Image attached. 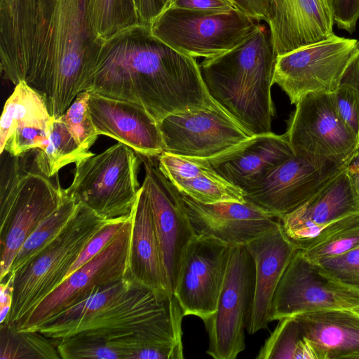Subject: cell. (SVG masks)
Returning <instances> with one entry per match:
<instances>
[{
  "instance_id": "obj_1",
  "label": "cell",
  "mask_w": 359,
  "mask_h": 359,
  "mask_svg": "<svg viewBox=\"0 0 359 359\" xmlns=\"http://www.w3.org/2000/svg\"><path fill=\"white\" fill-rule=\"evenodd\" d=\"M85 91L137 104L158 123L215 102L196 58L158 39L142 23L104 40Z\"/></svg>"
},
{
  "instance_id": "obj_2",
  "label": "cell",
  "mask_w": 359,
  "mask_h": 359,
  "mask_svg": "<svg viewBox=\"0 0 359 359\" xmlns=\"http://www.w3.org/2000/svg\"><path fill=\"white\" fill-rule=\"evenodd\" d=\"M32 57L25 81L62 116L85 91L104 40L95 32L86 0H36Z\"/></svg>"
},
{
  "instance_id": "obj_3",
  "label": "cell",
  "mask_w": 359,
  "mask_h": 359,
  "mask_svg": "<svg viewBox=\"0 0 359 359\" xmlns=\"http://www.w3.org/2000/svg\"><path fill=\"white\" fill-rule=\"evenodd\" d=\"M276 60L269 28L259 23L235 48L198 64L209 94L252 136L271 133Z\"/></svg>"
},
{
  "instance_id": "obj_4",
  "label": "cell",
  "mask_w": 359,
  "mask_h": 359,
  "mask_svg": "<svg viewBox=\"0 0 359 359\" xmlns=\"http://www.w3.org/2000/svg\"><path fill=\"white\" fill-rule=\"evenodd\" d=\"M182 309L172 292L135 285L123 297L93 316L43 334L60 339L85 336L103 340L133 359L140 349L182 344Z\"/></svg>"
},
{
  "instance_id": "obj_5",
  "label": "cell",
  "mask_w": 359,
  "mask_h": 359,
  "mask_svg": "<svg viewBox=\"0 0 359 359\" xmlns=\"http://www.w3.org/2000/svg\"><path fill=\"white\" fill-rule=\"evenodd\" d=\"M30 151L8 153L1 168L0 187V281L9 273L25 241L64 202L67 194L37 168Z\"/></svg>"
},
{
  "instance_id": "obj_6",
  "label": "cell",
  "mask_w": 359,
  "mask_h": 359,
  "mask_svg": "<svg viewBox=\"0 0 359 359\" xmlns=\"http://www.w3.org/2000/svg\"><path fill=\"white\" fill-rule=\"evenodd\" d=\"M113 219L103 218L79 203L60 233L34 258L10 273L13 276V302L0 325H13L26 317L64 281L83 248Z\"/></svg>"
},
{
  "instance_id": "obj_7",
  "label": "cell",
  "mask_w": 359,
  "mask_h": 359,
  "mask_svg": "<svg viewBox=\"0 0 359 359\" xmlns=\"http://www.w3.org/2000/svg\"><path fill=\"white\" fill-rule=\"evenodd\" d=\"M140 161L130 147L116 144L77 162L65 192L103 218L128 215L141 187L137 181Z\"/></svg>"
},
{
  "instance_id": "obj_8",
  "label": "cell",
  "mask_w": 359,
  "mask_h": 359,
  "mask_svg": "<svg viewBox=\"0 0 359 359\" xmlns=\"http://www.w3.org/2000/svg\"><path fill=\"white\" fill-rule=\"evenodd\" d=\"M259 25L238 9L208 11L168 8L150 25L152 34L194 58H211L244 41Z\"/></svg>"
},
{
  "instance_id": "obj_9",
  "label": "cell",
  "mask_w": 359,
  "mask_h": 359,
  "mask_svg": "<svg viewBox=\"0 0 359 359\" xmlns=\"http://www.w3.org/2000/svg\"><path fill=\"white\" fill-rule=\"evenodd\" d=\"M359 52V41L335 34L276 56L273 83L287 95L291 104L310 93L330 94Z\"/></svg>"
},
{
  "instance_id": "obj_10",
  "label": "cell",
  "mask_w": 359,
  "mask_h": 359,
  "mask_svg": "<svg viewBox=\"0 0 359 359\" xmlns=\"http://www.w3.org/2000/svg\"><path fill=\"white\" fill-rule=\"evenodd\" d=\"M295 106L286 132L294 154L320 168L346 164L359 139L337 115L330 94L308 93Z\"/></svg>"
},
{
  "instance_id": "obj_11",
  "label": "cell",
  "mask_w": 359,
  "mask_h": 359,
  "mask_svg": "<svg viewBox=\"0 0 359 359\" xmlns=\"http://www.w3.org/2000/svg\"><path fill=\"white\" fill-rule=\"evenodd\" d=\"M133 226V210L116 236L93 259L67 276L26 317L13 326L36 332L64 309L88 297L97 288L126 277Z\"/></svg>"
},
{
  "instance_id": "obj_12",
  "label": "cell",
  "mask_w": 359,
  "mask_h": 359,
  "mask_svg": "<svg viewBox=\"0 0 359 359\" xmlns=\"http://www.w3.org/2000/svg\"><path fill=\"white\" fill-rule=\"evenodd\" d=\"M255 265L245 245H232L215 313L204 321L206 353L215 359H236L245 348V328L251 309Z\"/></svg>"
},
{
  "instance_id": "obj_13",
  "label": "cell",
  "mask_w": 359,
  "mask_h": 359,
  "mask_svg": "<svg viewBox=\"0 0 359 359\" xmlns=\"http://www.w3.org/2000/svg\"><path fill=\"white\" fill-rule=\"evenodd\" d=\"M158 126L164 151L191 158L217 156L252 136L217 101L207 109L170 115Z\"/></svg>"
},
{
  "instance_id": "obj_14",
  "label": "cell",
  "mask_w": 359,
  "mask_h": 359,
  "mask_svg": "<svg viewBox=\"0 0 359 359\" xmlns=\"http://www.w3.org/2000/svg\"><path fill=\"white\" fill-rule=\"evenodd\" d=\"M358 307V292L327 276L297 250L276 290L271 321L311 312Z\"/></svg>"
},
{
  "instance_id": "obj_15",
  "label": "cell",
  "mask_w": 359,
  "mask_h": 359,
  "mask_svg": "<svg viewBox=\"0 0 359 359\" xmlns=\"http://www.w3.org/2000/svg\"><path fill=\"white\" fill-rule=\"evenodd\" d=\"M231 247L198 234L189 243L174 292L184 316H194L204 322L215 313Z\"/></svg>"
},
{
  "instance_id": "obj_16",
  "label": "cell",
  "mask_w": 359,
  "mask_h": 359,
  "mask_svg": "<svg viewBox=\"0 0 359 359\" xmlns=\"http://www.w3.org/2000/svg\"><path fill=\"white\" fill-rule=\"evenodd\" d=\"M138 156L144 164L142 184L151 207L169 287L174 293L186 250L196 233L186 214L181 194L160 170L158 157Z\"/></svg>"
},
{
  "instance_id": "obj_17",
  "label": "cell",
  "mask_w": 359,
  "mask_h": 359,
  "mask_svg": "<svg viewBox=\"0 0 359 359\" xmlns=\"http://www.w3.org/2000/svg\"><path fill=\"white\" fill-rule=\"evenodd\" d=\"M348 163L310 199L278 219L298 250L327 237L339 226V219L359 212V198L346 172Z\"/></svg>"
},
{
  "instance_id": "obj_18",
  "label": "cell",
  "mask_w": 359,
  "mask_h": 359,
  "mask_svg": "<svg viewBox=\"0 0 359 359\" xmlns=\"http://www.w3.org/2000/svg\"><path fill=\"white\" fill-rule=\"evenodd\" d=\"M346 164L320 168L294 155L245 191L244 198L279 219L310 199Z\"/></svg>"
},
{
  "instance_id": "obj_19",
  "label": "cell",
  "mask_w": 359,
  "mask_h": 359,
  "mask_svg": "<svg viewBox=\"0 0 359 359\" xmlns=\"http://www.w3.org/2000/svg\"><path fill=\"white\" fill-rule=\"evenodd\" d=\"M181 195L196 233L215 238L231 246L245 245L279 223L278 217L246 201L205 204Z\"/></svg>"
},
{
  "instance_id": "obj_20",
  "label": "cell",
  "mask_w": 359,
  "mask_h": 359,
  "mask_svg": "<svg viewBox=\"0 0 359 359\" xmlns=\"http://www.w3.org/2000/svg\"><path fill=\"white\" fill-rule=\"evenodd\" d=\"M335 0H271L269 25L280 55L332 34Z\"/></svg>"
},
{
  "instance_id": "obj_21",
  "label": "cell",
  "mask_w": 359,
  "mask_h": 359,
  "mask_svg": "<svg viewBox=\"0 0 359 359\" xmlns=\"http://www.w3.org/2000/svg\"><path fill=\"white\" fill-rule=\"evenodd\" d=\"M89 93V109L99 135L113 138L138 155L158 157L164 151L158 123L142 107Z\"/></svg>"
},
{
  "instance_id": "obj_22",
  "label": "cell",
  "mask_w": 359,
  "mask_h": 359,
  "mask_svg": "<svg viewBox=\"0 0 359 359\" xmlns=\"http://www.w3.org/2000/svg\"><path fill=\"white\" fill-rule=\"evenodd\" d=\"M255 265L254 294L247 324L249 334L271 322L273 297L282 276L297 251L280 223L245 245Z\"/></svg>"
},
{
  "instance_id": "obj_23",
  "label": "cell",
  "mask_w": 359,
  "mask_h": 359,
  "mask_svg": "<svg viewBox=\"0 0 359 359\" xmlns=\"http://www.w3.org/2000/svg\"><path fill=\"white\" fill-rule=\"evenodd\" d=\"M294 155L286 133L271 132L253 135L223 154L201 159L245 193Z\"/></svg>"
},
{
  "instance_id": "obj_24",
  "label": "cell",
  "mask_w": 359,
  "mask_h": 359,
  "mask_svg": "<svg viewBox=\"0 0 359 359\" xmlns=\"http://www.w3.org/2000/svg\"><path fill=\"white\" fill-rule=\"evenodd\" d=\"M126 277L140 286L156 291L172 292L149 196L143 184L133 208L132 234Z\"/></svg>"
},
{
  "instance_id": "obj_25",
  "label": "cell",
  "mask_w": 359,
  "mask_h": 359,
  "mask_svg": "<svg viewBox=\"0 0 359 359\" xmlns=\"http://www.w3.org/2000/svg\"><path fill=\"white\" fill-rule=\"evenodd\" d=\"M36 0H0V65L15 86L29 70L36 25Z\"/></svg>"
},
{
  "instance_id": "obj_26",
  "label": "cell",
  "mask_w": 359,
  "mask_h": 359,
  "mask_svg": "<svg viewBox=\"0 0 359 359\" xmlns=\"http://www.w3.org/2000/svg\"><path fill=\"white\" fill-rule=\"evenodd\" d=\"M160 170L182 194L205 204L243 203V191L221 177L201 158L163 151L158 156Z\"/></svg>"
},
{
  "instance_id": "obj_27",
  "label": "cell",
  "mask_w": 359,
  "mask_h": 359,
  "mask_svg": "<svg viewBox=\"0 0 359 359\" xmlns=\"http://www.w3.org/2000/svg\"><path fill=\"white\" fill-rule=\"evenodd\" d=\"M317 359H359V315L331 309L295 316Z\"/></svg>"
},
{
  "instance_id": "obj_28",
  "label": "cell",
  "mask_w": 359,
  "mask_h": 359,
  "mask_svg": "<svg viewBox=\"0 0 359 359\" xmlns=\"http://www.w3.org/2000/svg\"><path fill=\"white\" fill-rule=\"evenodd\" d=\"M53 116L41 93L25 81L18 83L5 102L0 119V154L18 127L48 126Z\"/></svg>"
},
{
  "instance_id": "obj_29",
  "label": "cell",
  "mask_w": 359,
  "mask_h": 359,
  "mask_svg": "<svg viewBox=\"0 0 359 359\" xmlns=\"http://www.w3.org/2000/svg\"><path fill=\"white\" fill-rule=\"evenodd\" d=\"M93 154L76 142L61 119L53 116L48 128L47 144L43 149H35L34 159L39 170L51 178L57 175L65 165L76 163Z\"/></svg>"
},
{
  "instance_id": "obj_30",
  "label": "cell",
  "mask_w": 359,
  "mask_h": 359,
  "mask_svg": "<svg viewBox=\"0 0 359 359\" xmlns=\"http://www.w3.org/2000/svg\"><path fill=\"white\" fill-rule=\"evenodd\" d=\"M256 358L317 359V356L301 323L294 316L279 320Z\"/></svg>"
},
{
  "instance_id": "obj_31",
  "label": "cell",
  "mask_w": 359,
  "mask_h": 359,
  "mask_svg": "<svg viewBox=\"0 0 359 359\" xmlns=\"http://www.w3.org/2000/svg\"><path fill=\"white\" fill-rule=\"evenodd\" d=\"M135 285L125 277L117 282L100 287L88 297L60 312L43 325L39 332L45 334L90 317L119 299Z\"/></svg>"
},
{
  "instance_id": "obj_32",
  "label": "cell",
  "mask_w": 359,
  "mask_h": 359,
  "mask_svg": "<svg viewBox=\"0 0 359 359\" xmlns=\"http://www.w3.org/2000/svg\"><path fill=\"white\" fill-rule=\"evenodd\" d=\"M0 359H58L57 340L39 331L20 332L11 325L0 326Z\"/></svg>"
},
{
  "instance_id": "obj_33",
  "label": "cell",
  "mask_w": 359,
  "mask_h": 359,
  "mask_svg": "<svg viewBox=\"0 0 359 359\" xmlns=\"http://www.w3.org/2000/svg\"><path fill=\"white\" fill-rule=\"evenodd\" d=\"M79 205V203L67 194L62 205L45 219L25 241L13 262L9 273L15 272L51 242L65 228Z\"/></svg>"
},
{
  "instance_id": "obj_34",
  "label": "cell",
  "mask_w": 359,
  "mask_h": 359,
  "mask_svg": "<svg viewBox=\"0 0 359 359\" xmlns=\"http://www.w3.org/2000/svg\"><path fill=\"white\" fill-rule=\"evenodd\" d=\"M91 25L103 40L140 22L134 0H86Z\"/></svg>"
},
{
  "instance_id": "obj_35",
  "label": "cell",
  "mask_w": 359,
  "mask_h": 359,
  "mask_svg": "<svg viewBox=\"0 0 359 359\" xmlns=\"http://www.w3.org/2000/svg\"><path fill=\"white\" fill-rule=\"evenodd\" d=\"M89 96V91L80 93L64 114L58 117L66 124L76 142L88 151L99 135L92 121Z\"/></svg>"
},
{
  "instance_id": "obj_36",
  "label": "cell",
  "mask_w": 359,
  "mask_h": 359,
  "mask_svg": "<svg viewBox=\"0 0 359 359\" xmlns=\"http://www.w3.org/2000/svg\"><path fill=\"white\" fill-rule=\"evenodd\" d=\"M359 246V213L352 221L320 243L301 250L309 260L316 262L344 255Z\"/></svg>"
},
{
  "instance_id": "obj_37",
  "label": "cell",
  "mask_w": 359,
  "mask_h": 359,
  "mask_svg": "<svg viewBox=\"0 0 359 359\" xmlns=\"http://www.w3.org/2000/svg\"><path fill=\"white\" fill-rule=\"evenodd\" d=\"M56 340L58 353L63 359H123L118 350L102 339L75 335Z\"/></svg>"
},
{
  "instance_id": "obj_38",
  "label": "cell",
  "mask_w": 359,
  "mask_h": 359,
  "mask_svg": "<svg viewBox=\"0 0 359 359\" xmlns=\"http://www.w3.org/2000/svg\"><path fill=\"white\" fill-rule=\"evenodd\" d=\"M313 262L327 276L359 293V246L344 255Z\"/></svg>"
},
{
  "instance_id": "obj_39",
  "label": "cell",
  "mask_w": 359,
  "mask_h": 359,
  "mask_svg": "<svg viewBox=\"0 0 359 359\" xmlns=\"http://www.w3.org/2000/svg\"><path fill=\"white\" fill-rule=\"evenodd\" d=\"M50 123L16 128L6 142L4 151L18 156L34 149H43L47 144Z\"/></svg>"
},
{
  "instance_id": "obj_40",
  "label": "cell",
  "mask_w": 359,
  "mask_h": 359,
  "mask_svg": "<svg viewBox=\"0 0 359 359\" xmlns=\"http://www.w3.org/2000/svg\"><path fill=\"white\" fill-rule=\"evenodd\" d=\"M330 97L341 121L359 139V93L353 87L341 83Z\"/></svg>"
},
{
  "instance_id": "obj_41",
  "label": "cell",
  "mask_w": 359,
  "mask_h": 359,
  "mask_svg": "<svg viewBox=\"0 0 359 359\" xmlns=\"http://www.w3.org/2000/svg\"><path fill=\"white\" fill-rule=\"evenodd\" d=\"M130 214L114 219L98 231L83 248L79 256L69 270L67 277L93 259L104 249L121 229Z\"/></svg>"
},
{
  "instance_id": "obj_42",
  "label": "cell",
  "mask_w": 359,
  "mask_h": 359,
  "mask_svg": "<svg viewBox=\"0 0 359 359\" xmlns=\"http://www.w3.org/2000/svg\"><path fill=\"white\" fill-rule=\"evenodd\" d=\"M359 20V0H335L334 24L339 29L353 34Z\"/></svg>"
},
{
  "instance_id": "obj_43",
  "label": "cell",
  "mask_w": 359,
  "mask_h": 359,
  "mask_svg": "<svg viewBox=\"0 0 359 359\" xmlns=\"http://www.w3.org/2000/svg\"><path fill=\"white\" fill-rule=\"evenodd\" d=\"M168 8L208 11H230L237 9L231 0H171Z\"/></svg>"
},
{
  "instance_id": "obj_44",
  "label": "cell",
  "mask_w": 359,
  "mask_h": 359,
  "mask_svg": "<svg viewBox=\"0 0 359 359\" xmlns=\"http://www.w3.org/2000/svg\"><path fill=\"white\" fill-rule=\"evenodd\" d=\"M171 0H134L140 22L151 25L169 6Z\"/></svg>"
},
{
  "instance_id": "obj_45",
  "label": "cell",
  "mask_w": 359,
  "mask_h": 359,
  "mask_svg": "<svg viewBox=\"0 0 359 359\" xmlns=\"http://www.w3.org/2000/svg\"><path fill=\"white\" fill-rule=\"evenodd\" d=\"M242 13L257 21L267 20L271 0H231Z\"/></svg>"
},
{
  "instance_id": "obj_46",
  "label": "cell",
  "mask_w": 359,
  "mask_h": 359,
  "mask_svg": "<svg viewBox=\"0 0 359 359\" xmlns=\"http://www.w3.org/2000/svg\"><path fill=\"white\" fill-rule=\"evenodd\" d=\"M13 278L12 273L1 281L0 284V324L7 318L13 302Z\"/></svg>"
},
{
  "instance_id": "obj_47",
  "label": "cell",
  "mask_w": 359,
  "mask_h": 359,
  "mask_svg": "<svg viewBox=\"0 0 359 359\" xmlns=\"http://www.w3.org/2000/svg\"><path fill=\"white\" fill-rule=\"evenodd\" d=\"M346 172L359 198V147L350 158L346 167Z\"/></svg>"
},
{
  "instance_id": "obj_48",
  "label": "cell",
  "mask_w": 359,
  "mask_h": 359,
  "mask_svg": "<svg viewBox=\"0 0 359 359\" xmlns=\"http://www.w3.org/2000/svg\"><path fill=\"white\" fill-rule=\"evenodd\" d=\"M341 83L353 87L359 93V52L347 69Z\"/></svg>"
},
{
  "instance_id": "obj_49",
  "label": "cell",
  "mask_w": 359,
  "mask_h": 359,
  "mask_svg": "<svg viewBox=\"0 0 359 359\" xmlns=\"http://www.w3.org/2000/svg\"><path fill=\"white\" fill-rule=\"evenodd\" d=\"M358 315H359V307L353 309Z\"/></svg>"
}]
</instances>
